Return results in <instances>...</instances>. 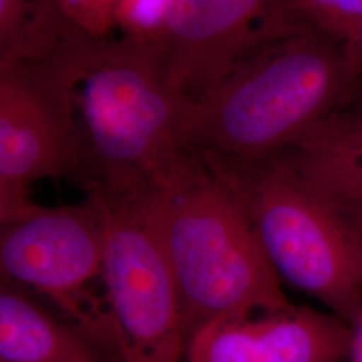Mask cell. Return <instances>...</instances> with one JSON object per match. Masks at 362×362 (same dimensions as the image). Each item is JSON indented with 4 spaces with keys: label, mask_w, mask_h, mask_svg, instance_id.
Returning a JSON list of instances; mask_svg holds the SVG:
<instances>
[{
    "label": "cell",
    "mask_w": 362,
    "mask_h": 362,
    "mask_svg": "<svg viewBox=\"0 0 362 362\" xmlns=\"http://www.w3.org/2000/svg\"><path fill=\"white\" fill-rule=\"evenodd\" d=\"M91 200L104 212L103 279L118 362L180 361L179 293L151 220L133 197Z\"/></svg>",
    "instance_id": "obj_5"
},
{
    "label": "cell",
    "mask_w": 362,
    "mask_h": 362,
    "mask_svg": "<svg viewBox=\"0 0 362 362\" xmlns=\"http://www.w3.org/2000/svg\"><path fill=\"white\" fill-rule=\"evenodd\" d=\"M346 362H362V313L351 326L349 353Z\"/></svg>",
    "instance_id": "obj_16"
},
{
    "label": "cell",
    "mask_w": 362,
    "mask_h": 362,
    "mask_svg": "<svg viewBox=\"0 0 362 362\" xmlns=\"http://www.w3.org/2000/svg\"><path fill=\"white\" fill-rule=\"evenodd\" d=\"M306 28L290 0H169V82L196 103L254 52Z\"/></svg>",
    "instance_id": "obj_8"
},
{
    "label": "cell",
    "mask_w": 362,
    "mask_h": 362,
    "mask_svg": "<svg viewBox=\"0 0 362 362\" xmlns=\"http://www.w3.org/2000/svg\"><path fill=\"white\" fill-rule=\"evenodd\" d=\"M104 236V212L91 199L73 207H39L1 226L0 269L3 281L49 296L73 327L116 357L109 310L86 291L103 276Z\"/></svg>",
    "instance_id": "obj_6"
},
{
    "label": "cell",
    "mask_w": 362,
    "mask_h": 362,
    "mask_svg": "<svg viewBox=\"0 0 362 362\" xmlns=\"http://www.w3.org/2000/svg\"><path fill=\"white\" fill-rule=\"evenodd\" d=\"M272 157L311 185L362 208V89Z\"/></svg>",
    "instance_id": "obj_10"
},
{
    "label": "cell",
    "mask_w": 362,
    "mask_h": 362,
    "mask_svg": "<svg viewBox=\"0 0 362 362\" xmlns=\"http://www.w3.org/2000/svg\"><path fill=\"white\" fill-rule=\"evenodd\" d=\"M79 133L69 82L54 61L0 64V223L39 209L30 188L76 180Z\"/></svg>",
    "instance_id": "obj_7"
},
{
    "label": "cell",
    "mask_w": 362,
    "mask_h": 362,
    "mask_svg": "<svg viewBox=\"0 0 362 362\" xmlns=\"http://www.w3.org/2000/svg\"><path fill=\"white\" fill-rule=\"evenodd\" d=\"M351 327L310 308L250 318H221L187 342L188 362H342Z\"/></svg>",
    "instance_id": "obj_9"
},
{
    "label": "cell",
    "mask_w": 362,
    "mask_h": 362,
    "mask_svg": "<svg viewBox=\"0 0 362 362\" xmlns=\"http://www.w3.org/2000/svg\"><path fill=\"white\" fill-rule=\"evenodd\" d=\"M350 49L353 50L354 55L357 57V59H358V62H360V65L362 67V31L360 37L357 39V42H356V45L353 47H350Z\"/></svg>",
    "instance_id": "obj_17"
},
{
    "label": "cell",
    "mask_w": 362,
    "mask_h": 362,
    "mask_svg": "<svg viewBox=\"0 0 362 362\" xmlns=\"http://www.w3.org/2000/svg\"><path fill=\"white\" fill-rule=\"evenodd\" d=\"M66 16L94 39H110L109 33L117 28L116 1L112 0H59Z\"/></svg>",
    "instance_id": "obj_15"
},
{
    "label": "cell",
    "mask_w": 362,
    "mask_h": 362,
    "mask_svg": "<svg viewBox=\"0 0 362 362\" xmlns=\"http://www.w3.org/2000/svg\"><path fill=\"white\" fill-rule=\"evenodd\" d=\"M311 28L353 47L362 31V0H290Z\"/></svg>",
    "instance_id": "obj_13"
},
{
    "label": "cell",
    "mask_w": 362,
    "mask_h": 362,
    "mask_svg": "<svg viewBox=\"0 0 362 362\" xmlns=\"http://www.w3.org/2000/svg\"><path fill=\"white\" fill-rule=\"evenodd\" d=\"M0 362H117L11 282L0 288Z\"/></svg>",
    "instance_id": "obj_11"
},
{
    "label": "cell",
    "mask_w": 362,
    "mask_h": 362,
    "mask_svg": "<svg viewBox=\"0 0 362 362\" xmlns=\"http://www.w3.org/2000/svg\"><path fill=\"white\" fill-rule=\"evenodd\" d=\"M81 34L59 1L0 0V64L49 61Z\"/></svg>",
    "instance_id": "obj_12"
},
{
    "label": "cell",
    "mask_w": 362,
    "mask_h": 362,
    "mask_svg": "<svg viewBox=\"0 0 362 362\" xmlns=\"http://www.w3.org/2000/svg\"><path fill=\"white\" fill-rule=\"evenodd\" d=\"M54 61L74 104L76 181L91 199L145 194L194 151V104L172 88L163 47L82 35Z\"/></svg>",
    "instance_id": "obj_1"
},
{
    "label": "cell",
    "mask_w": 362,
    "mask_h": 362,
    "mask_svg": "<svg viewBox=\"0 0 362 362\" xmlns=\"http://www.w3.org/2000/svg\"><path fill=\"white\" fill-rule=\"evenodd\" d=\"M219 161L278 275L351 327L362 313V208L311 185L276 157Z\"/></svg>",
    "instance_id": "obj_4"
},
{
    "label": "cell",
    "mask_w": 362,
    "mask_h": 362,
    "mask_svg": "<svg viewBox=\"0 0 362 362\" xmlns=\"http://www.w3.org/2000/svg\"><path fill=\"white\" fill-rule=\"evenodd\" d=\"M169 0H118L116 1L117 28L122 38L163 47L167 31Z\"/></svg>",
    "instance_id": "obj_14"
},
{
    "label": "cell",
    "mask_w": 362,
    "mask_h": 362,
    "mask_svg": "<svg viewBox=\"0 0 362 362\" xmlns=\"http://www.w3.org/2000/svg\"><path fill=\"white\" fill-rule=\"evenodd\" d=\"M361 89L353 50L306 28L254 52L194 103L188 144L227 163L264 160Z\"/></svg>",
    "instance_id": "obj_3"
},
{
    "label": "cell",
    "mask_w": 362,
    "mask_h": 362,
    "mask_svg": "<svg viewBox=\"0 0 362 362\" xmlns=\"http://www.w3.org/2000/svg\"><path fill=\"white\" fill-rule=\"evenodd\" d=\"M136 199L179 293L184 336L221 318L293 310L246 204L214 157L192 151Z\"/></svg>",
    "instance_id": "obj_2"
}]
</instances>
